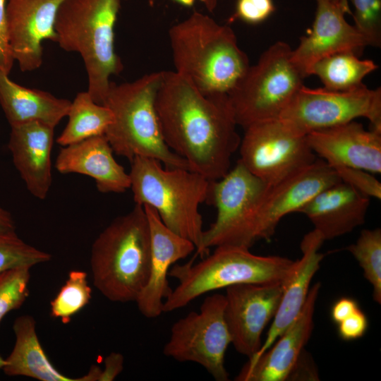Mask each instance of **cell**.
I'll return each mask as SVG.
<instances>
[{"label": "cell", "instance_id": "8992f818", "mask_svg": "<svg viewBox=\"0 0 381 381\" xmlns=\"http://www.w3.org/2000/svg\"><path fill=\"white\" fill-rule=\"evenodd\" d=\"M129 173L135 204L149 206L176 234L190 241L202 256V217L199 206L206 202L210 181L187 169L162 167L153 158L135 157Z\"/></svg>", "mask_w": 381, "mask_h": 381}, {"label": "cell", "instance_id": "4dcf8cb0", "mask_svg": "<svg viewBox=\"0 0 381 381\" xmlns=\"http://www.w3.org/2000/svg\"><path fill=\"white\" fill-rule=\"evenodd\" d=\"M30 269L20 267L0 274V323L6 314L19 308L26 301Z\"/></svg>", "mask_w": 381, "mask_h": 381}, {"label": "cell", "instance_id": "d4e9b609", "mask_svg": "<svg viewBox=\"0 0 381 381\" xmlns=\"http://www.w3.org/2000/svg\"><path fill=\"white\" fill-rule=\"evenodd\" d=\"M0 72V105L10 126L39 121L55 128L67 116L71 101L20 85Z\"/></svg>", "mask_w": 381, "mask_h": 381}, {"label": "cell", "instance_id": "2e32d148", "mask_svg": "<svg viewBox=\"0 0 381 381\" xmlns=\"http://www.w3.org/2000/svg\"><path fill=\"white\" fill-rule=\"evenodd\" d=\"M321 287L313 284L295 320L272 345L255 360H248L235 377L237 381H284L291 375L304 351L313 329L316 301Z\"/></svg>", "mask_w": 381, "mask_h": 381}, {"label": "cell", "instance_id": "60d3db41", "mask_svg": "<svg viewBox=\"0 0 381 381\" xmlns=\"http://www.w3.org/2000/svg\"><path fill=\"white\" fill-rule=\"evenodd\" d=\"M183 6L191 7L193 6L195 0H172Z\"/></svg>", "mask_w": 381, "mask_h": 381}, {"label": "cell", "instance_id": "d6a6232c", "mask_svg": "<svg viewBox=\"0 0 381 381\" xmlns=\"http://www.w3.org/2000/svg\"><path fill=\"white\" fill-rule=\"evenodd\" d=\"M330 167L341 181L351 185L369 198H381V183L371 173L344 165Z\"/></svg>", "mask_w": 381, "mask_h": 381}, {"label": "cell", "instance_id": "7bdbcfd3", "mask_svg": "<svg viewBox=\"0 0 381 381\" xmlns=\"http://www.w3.org/2000/svg\"><path fill=\"white\" fill-rule=\"evenodd\" d=\"M5 359H4L1 355H0V371L2 370L4 365H5Z\"/></svg>", "mask_w": 381, "mask_h": 381}, {"label": "cell", "instance_id": "5b68a950", "mask_svg": "<svg viewBox=\"0 0 381 381\" xmlns=\"http://www.w3.org/2000/svg\"><path fill=\"white\" fill-rule=\"evenodd\" d=\"M121 0H64L55 20L56 43L66 52H76L83 60L87 92L103 104L110 77L123 71L114 49V27Z\"/></svg>", "mask_w": 381, "mask_h": 381}, {"label": "cell", "instance_id": "f1b7e54d", "mask_svg": "<svg viewBox=\"0 0 381 381\" xmlns=\"http://www.w3.org/2000/svg\"><path fill=\"white\" fill-rule=\"evenodd\" d=\"M91 297L92 289L88 284L87 273L72 270L50 303L51 315L67 324L75 314L89 303Z\"/></svg>", "mask_w": 381, "mask_h": 381}, {"label": "cell", "instance_id": "4316f807", "mask_svg": "<svg viewBox=\"0 0 381 381\" xmlns=\"http://www.w3.org/2000/svg\"><path fill=\"white\" fill-rule=\"evenodd\" d=\"M66 116L67 124L56 139L62 147L104 135L113 121L111 111L95 102L87 91L76 95Z\"/></svg>", "mask_w": 381, "mask_h": 381}, {"label": "cell", "instance_id": "52a82bcc", "mask_svg": "<svg viewBox=\"0 0 381 381\" xmlns=\"http://www.w3.org/2000/svg\"><path fill=\"white\" fill-rule=\"evenodd\" d=\"M294 261L277 255H258L244 246L222 245L201 261L171 266L169 276L179 284L164 301L162 312L174 311L200 296L241 284L282 282Z\"/></svg>", "mask_w": 381, "mask_h": 381}, {"label": "cell", "instance_id": "30bf717a", "mask_svg": "<svg viewBox=\"0 0 381 381\" xmlns=\"http://www.w3.org/2000/svg\"><path fill=\"white\" fill-rule=\"evenodd\" d=\"M269 187L239 160L222 178L210 181L206 202L216 207L217 217L203 231V254L222 245L250 248V224Z\"/></svg>", "mask_w": 381, "mask_h": 381}, {"label": "cell", "instance_id": "8fae6325", "mask_svg": "<svg viewBox=\"0 0 381 381\" xmlns=\"http://www.w3.org/2000/svg\"><path fill=\"white\" fill-rule=\"evenodd\" d=\"M224 306V295L207 296L198 312H190L174 322L163 353L179 362L199 364L217 381L229 380L224 357L231 339Z\"/></svg>", "mask_w": 381, "mask_h": 381}, {"label": "cell", "instance_id": "cb8c5ba5", "mask_svg": "<svg viewBox=\"0 0 381 381\" xmlns=\"http://www.w3.org/2000/svg\"><path fill=\"white\" fill-rule=\"evenodd\" d=\"M16 336L13 349L5 359L2 369L8 376H25L40 381H97L99 368L91 366L88 373L80 377L62 374L51 363L44 352L36 332V322L29 315L18 317L13 325Z\"/></svg>", "mask_w": 381, "mask_h": 381}, {"label": "cell", "instance_id": "603a6c76", "mask_svg": "<svg viewBox=\"0 0 381 381\" xmlns=\"http://www.w3.org/2000/svg\"><path fill=\"white\" fill-rule=\"evenodd\" d=\"M104 135L62 147L55 167L63 174H79L93 179L99 192L121 193L131 187L130 175L114 157Z\"/></svg>", "mask_w": 381, "mask_h": 381}, {"label": "cell", "instance_id": "ab89813d", "mask_svg": "<svg viewBox=\"0 0 381 381\" xmlns=\"http://www.w3.org/2000/svg\"><path fill=\"white\" fill-rule=\"evenodd\" d=\"M207 11L212 12L218 3L219 0H200Z\"/></svg>", "mask_w": 381, "mask_h": 381}, {"label": "cell", "instance_id": "f35d334b", "mask_svg": "<svg viewBox=\"0 0 381 381\" xmlns=\"http://www.w3.org/2000/svg\"><path fill=\"white\" fill-rule=\"evenodd\" d=\"M16 232V224L11 214L0 206V235Z\"/></svg>", "mask_w": 381, "mask_h": 381}, {"label": "cell", "instance_id": "7c38bea8", "mask_svg": "<svg viewBox=\"0 0 381 381\" xmlns=\"http://www.w3.org/2000/svg\"><path fill=\"white\" fill-rule=\"evenodd\" d=\"M238 159L270 186L310 166L318 159L306 140L279 119L253 123L245 128Z\"/></svg>", "mask_w": 381, "mask_h": 381}, {"label": "cell", "instance_id": "83f0119b", "mask_svg": "<svg viewBox=\"0 0 381 381\" xmlns=\"http://www.w3.org/2000/svg\"><path fill=\"white\" fill-rule=\"evenodd\" d=\"M358 262L373 288V298L381 303V230L363 229L355 243L346 248Z\"/></svg>", "mask_w": 381, "mask_h": 381}, {"label": "cell", "instance_id": "9c48e42d", "mask_svg": "<svg viewBox=\"0 0 381 381\" xmlns=\"http://www.w3.org/2000/svg\"><path fill=\"white\" fill-rule=\"evenodd\" d=\"M358 117L368 119L372 129L381 132L380 87L371 90L363 85L352 90L334 91L303 85L278 119L293 132L306 135Z\"/></svg>", "mask_w": 381, "mask_h": 381}, {"label": "cell", "instance_id": "3957f363", "mask_svg": "<svg viewBox=\"0 0 381 381\" xmlns=\"http://www.w3.org/2000/svg\"><path fill=\"white\" fill-rule=\"evenodd\" d=\"M151 240L143 206L114 219L91 248L93 284L108 300L136 301L150 272Z\"/></svg>", "mask_w": 381, "mask_h": 381}, {"label": "cell", "instance_id": "d590c367", "mask_svg": "<svg viewBox=\"0 0 381 381\" xmlns=\"http://www.w3.org/2000/svg\"><path fill=\"white\" fill-rule=\"evenodd\" d=\"M6 3L7 0H0V72L9 75L14 60L8 40Z\"/></svg>", "mask_w": 381, "mask_h": 381}, {"label": "cell", "instance_id": "1f68e13d", "mask_svg": "<svg viewBox=\"0 0 381 381\" xmlns=\"http://www.w3.org/2000/svg\"><path fill=\"white\" fill-rule=\"evenodd\" d=\"M354 25L369 46L381 44V0H351Z\"/></svg>", "mask_w": 381, "mask_h": 381}, {"label": "cell", "instance_id": "484cf974", "mask_svg": "<svg viewBox=\"0 0 381 381\" xmlns=\"http://www.w3.org/2000/svg\"><path fill=\"white\" fill-rule=\"evenodd\" d=\"M378 68L370 59H360L353 52H337L315 61L308 76H318L324 87L334 91H349L363 86V78Z\"/></svg>", "mask_w": 381, "mask_h": 381}, {"label": "cell", "instance_id": "836d02e7", "mask_svg": "<svg viewBox=\"0 0 381 381\" xmlns=\"http://www.w3.org/2000/svg\"><path fill=\"white\" fill-rule=\"evenodd\" d=\"M272 0H237L234 18L248 24H258L274 11Z\"/></svg>", "mask_w": 381, "mask_h": 381}, {"label": "cell", "instance_id": "8d00e7d4", "mask_svg": "<svg viewBox=\"0 0 381 381\" xmlns=\"http://www.w3.org/2000/svg\"><path fill=\"white\" fill-rule=\"evenodd\" d=\"M123 356L117 352H111L104 359V368L101 370L99 381H112L123 370Z\"/></svg>", "mask_w": 381, "mask_h": 381}, {"label": "cell", "instance_id": "ffe728a7", "mask_svg": "<svg viewBox=\"0 0 381 381\" xmlns=\"http://www.w3.org/2000/svg\"><path fill=\"white\" fill-rule=\"evenodd\" d=\"M54 128L39 121L11 126L8 148L13 163L35 198L45 199L52 186Z\"/></svg>", "mask_w": 381, "mask_h": 381}, {"label": "cell", "instance_id": "ba28073f", "mask_svg": "<svg viewBox=\"0 0 381 381\" xmlns=\"http://www.w3.org/2000/svg\"><path fill=\"white\" fill-rule=\"evenodd\" d=\"M284 42L267 48L228 93L238 126L278 119L306 78Z\"/></svg>", "mask_w": 381, "mask_h": 381}, {"label": "cell", "instance_id": "44dd1931", "mask_svg": "<svg viewBox=\"0 0 381 381\" xmlns=\"http://www.w3.org/2000/svg\"><path fill=\"white\" fill-rule=\"evenodd\" d=\"M324 241L321 234L315 229L303 236L300 246L302 256L294 261L289 273L282 282L281 299L265 341L249 360L256 359L267 351L301 313L307 299L312 279L323 258V254L319 250Z\"/></svg>", "mask_w": 381, "mask_h": 381}, {"label": "cell", "instance_id": "d6986e66", "mask_svg": "<svg viewBox=\"0 0 381 381\" xmlns=\"http://www.w3.org/2000/svg\"><path fill=\"white\" fill-rule=\"evenodd\" d=\"M308 145L329 166L344 165L381 173V132L354 121L312 131Z\"/></svg>", "mask_w": 381, "mask_h": 381}, {"label": "cell", "instance_id": "e0dca14e", "mask_svg": "<svg viewBox=\"0 0 381 381\" xmlns=\"http://www.w3.org/2000/svg\"><path fill=\"white\" fill-rule=\"evenodd\" d=\"M316 12L310 34L300 39L292 50V60L306 77L318 60L337 52L351 51L356 54L369 46L366 39L346 20L351 13L349 6L331 0H315Z\"/></svg>", "mask_w": 381, "mask_h": 381}, {"label": "cell", "instance_id": "9a60e30c", "mask_svg": "<svg viewBox=\"0 0 381 381\" xmlns=\"http://www.w3.org/2000/svg\"><path fill=\"white\" fill-rule=\"evenodd\" d=\"M64 1H7L9 47L21 71H33L42 66L44 40L56 42V16Z\"/></svg>", "mask_w": 381, "mask_h": 381}, {"label": "cell", "instance_id": "4fadbf2b", "mask_svg": "<svg viewBox=\"0 0 381 381\" xmlns=\"http://www.w3.org/2000/svg\"><path fill=\"white\" fill-rule=\"evenodd\" d=\"M339 181L333 168L317 159L310 166L270 186L251 222L250 246L260 239L270 240L284 216L298 212L319 192Z\"/></svg>", "mask_w": 381, "mask_h": 381}, {"label": "cell", "instance_id": "5bb4252c", "mask_svg": "<svg viewBox=\"0 0 381 381\" xmlns=\"http://www.w3.org/2000/svg\"><path fill=\"white\" fill-rule=\"evenodd\" d=\"M282 294V282L226 288L224 318L231 344L248 359L260 349L262 334L277 312Z\"/></svg>", "mask_w": 381, "mask_h": 381}, {"label": "cell", "instance_id": "7a4b0ae2", "mask_svg": "<svg viewBox=\"0 0 381 381\" xmlns=\"http://www.w3.org/2000/svg\"><path fill=\"white\" fill-rule=\"evenodd\" d=\"M169 38L174 71L202 92L228 94L250 66L234 30L200 12L172 25Z\"/></svg>", "mask_w": 381, "mask_h": 381}, {"label": "cell", "instance_id": "ac0fdd59", "mask_svg": "<svg viewBox=\"0 0 381 381\" xmlns=\"http://www.w3.org/2000/svg\"><path fill=\"white\" fill-rule=\"evenodd\" d=\"M143 207L150 233L151 264L148 282L135 302L143 316L155 318L163 313L164 301L172 291L167 279L170 268L190 255L195 246L166 226L153 208Z\"/></svg>", "mask_w": 381, "mask_h": 381}, {"label": "cell", "instance_id": "74e56055", "mask_svg": "<svg viewBox=\"0 0 381 381\" xmlns=\"http://www.w3.org/2000/svg\"><path fill=\"white\" fill-rule=\"evenodd\" d=\"M359 308L357 301L349 297H342L333 304L331 308V318L338 324Z\"/></svg>", "mask_w": 381, "mask_h": 381}, {"label": "cell", "instance_id": "e575fe53", "mask_svg": "<svg viewBox=\"0 0 381 381\" xmlns=\"http://www.w3.org/2000/svg\"><path fill=\"white\" fill-rule=\"evenodd\" d=\"M337 325L339 337L343 340L351 341L361 338L365 334L368 320L359 308Z\"/></svg>", "mask_w": 381, "mask_h": 381}, {"label": "cell", "instance_id": "f546056e", "mask_svg": "<svg viewBox=\"0 0 381 381\" xmlns=\"http://www.w3.org/2000/svg\"><path fill=\"white\" fill-rule=\"evenodd\" d=\"M51 258L49 253L25 243L16 233L0 235V274L16 267H32Z\"/></svg>", "mask_w": 381, "mask_h": 381}, {"label": "cell", "instance_id": "277c9868", "mask_svg": "<svg viewBox=\"0 0 381 381\" xmlns=\"http://www.w3.org/2000/svg\"><path fill=\"white\" fill-rule=\"evenodd\" d=\"M164 71L116 84L111 82L103 102L113 121L104 135L113 152L130 162L135 157L159 161L167 168L190 169L187 162L166 145L155 107Z\"/></svg>", "mask_w": 381, "mask_h": 381}, {"label": "cell", "instance_id": "7402d4cb", "mask_svg": "<svg viewBox=\"0 0 381 381\" xmlns=\"http://www.w3.org/2000/svg\"><path fill=\"white\" fill-rule=\"evenodd\" d=\"M370 198L339 181L319 192L298 212L304 214L323 239H332L362 225Z\"/></svg>", "mask_w": 381, "mask_h": 381}, {"label": "cell", "instance_id": "6da1fadb", "mask_svg": "<svg viewBox=\"0 0 381 381\" xmlns=\"http://www.w3.org/2000/svg\"><path fill=\"white\" fill-rule=\"evenodd\" d=\"M155 107L166 145L190 170L210 181L229 171L241 138L228 94L202 92L184 76L164 71Z\"/></svg>", "mask_w": 381, "mask_h": 381}, {"label": "cell", "instance_id": "b9f144b4", "mask_svg": "<svg viewBox=\"0 0 381 381\" xmlns=\"http://www.w3.org/2000/svg\"><path fill=\"white\" fill-rule=\"evenodd\" d=\"M337 4H343L346 6H349L348 4V0H331Z\"/></svg>", "mask_w": 381, "mask_h": 381}]
</instances>
